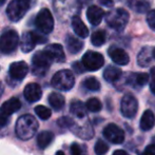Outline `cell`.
Listing matches in <instances>:
<instances>
[{
  "label": "cell",
  "mask_w": 155,
  "mask_h": 155,
  "mask_svg": "<svg viewBox=\"0 0 155 155\" xmlns=\"http://www.w3.org/2000/svg\"><path fill=\"white\" fill-rule=\"evenodd\" d=\"M38 129V121L33 115L25 114L18 118L16 123V135L22 140L31 139Z\"/></svg>",
  "instance_id": "cell-1"
},
{
  "label": "cell",
  "mask_w": 155,
  "mask_h": 155,
  "mask_svg": "<svg viewBox=\"0 0 155 155\" xmlns=\"http://www.w3.org/2000/svg\"><path fill=\"white\" fill-rule=\"evenodd\" d=\"M30 6L31 0H12L6 8V14L12 21H18L27 14Z\"/></svg>",
  "instance_id": "cell-2"
},
{
  "label": "cell",
  "mask_w": 155,
  "mask_h": 155,
  "mask_svg": "<svg viewBox=\"0 0 155 155\" xmlns=\"http://www.w3.org/2000/svg\"><path fill=\"white\" fill-rule=\"evenodd\" d=\"M75 84V77L69 70L58 71L52 78V86L60 91H69Z\"/></svg>",
  "instance_id": "cell-3"
},
{
  "label": "cell",
  "mask_w": 155,
  "mask_h": 155,
  "mask_svg": "<svg viewBox=\"0 0 155 155\" xmlns=\"http://www.w3.org/2000/svg\"><path fill=\"white\" fill-rule=\"evenodd\" d=\"M106 21L110 28L116 31H121L129 21V13L124 8H116L107 14Z\"/></svg>",
  "instance_id": "cell-4"
},
{
  "label": "cell",
  "mask_w": 155,
  "mask_h": 155,
  "mask_svg": "<svg viewBox=\"0 0 155 155\" xmlns=\"http://www.w3.org/2000/svg\"><path fill=\"white\" fill-rule=\"evenodd\" d=\"M35 25L41 34H49L54 29V18L48 8H43L38 13L35 19Z\"/></svg>",
  "instance_id": "cell-5"
},
{
  "label": "cell",
  "mask_w": 155,
  "mask_h": 155,
  "mask_svg": "<svg viewBox=\"0 0 155 155\" xmlns=\"http://www.w3.org/2000/svg\"><path fill=\"white\" fill-rule=\"evenodd\" d=\"M19 43V36L15 31H6L0 36V53L10 54L17 49Z\"/></svg>",
  "instance_id": "cell-6"
},
{
  "label": "cell",
  "mask_w": 155,
  "mask_h": 155,
  "mask_svg": "<svg viewBox=\"0 0 155 155\" xmlns=\"http://www.w3.org/2000/svg\"><path fill=\"white\" fill-rule=\"evenodd\" d=\"M52 60L49 56L45 54V51H39L33 56L32 65H33V73L35 75H45L49 70Z\"/></svg>",
  "instance_id": "cell-7"
},
{
  "label": "cell",
  "mask_w": 155,
  "mask_h": 155,
  "mask_svg": "<svg viewBox=\"0 0 155 155\" xmlns=\"http://www.w3.org/2000/svg\"><path fill=\"white\" fill-rule=\"evenodd\" d=\"M104 58L100 53L93 51H89L82 56L81 64L84 70L88 71H97L104 65Z\"/></svg>",
  "instance_id": "cell-8"
},
{
  "label": "cell",
  "mask_w": 155,
  "mask_h": 155,
  "mask_svg": "<svg viewBox=\"0 0 155 155\" xmlns=\"http://www.w3.org/2000/svg\"><path fill=\"white\" fill-rule=\"evenodd\" d=\"M138 110V101L132 94H126L121 99L120 111L127 118H133Z\"/></svg>",
  "instance_id": "cell-9"
},
{
  "label": "cell",
  "mask_w": 155,
  "mask_h": 155,
  "mask_svg": "<svg viewBox=\"0 0 155 155\" xmlns=\"http://www.w3.org/2000/svg\"><path fill=\"white\" fill-rule=\"evenodd\" d=\"M104 136L108 139L110 143L119 145L123 143L124 140V130L115 124H109L102 132Z\"/></svg>",
  "instance_id": "cell-10"
},
{
  "label": "cell",
  "mask_w": 155,
  "mask_h": 155,
  "mask_svg": "<svg viewBox=\"0 0 155 155\" xmlns=\"http://www.w3.org/2000/svg\"><path fill=\"white\" fill-rule=\"evenodd\" d=\"M29 72V67L25 61H17L10 65L8 73L10 76L15 80H22Z\"/></svg>",
  "instance_id": "cell-11"
},
{
  "label": "cell",
  "mask_w": 155,
  "mask_h": 155,
  "mask_svg": "<svg viewBox=\"0 0 155 155\" xmlns=\"http://www.w3.org/2000/svg\"><path fill=\"white\" fill-rule=\"evenodd\" d=\"M108 54L111 57V59L113 60L116 64L119 65H126L129 63V55L126 53V51H124L123 49L118 47H110L108 50Z\"/></svg>",
  "instance_id": "cell-12"
},
{
  "label": "cell",
  "mask_w": 155,
  "mask_h": 155,
  "mask_svg": "<svg viewBox=\"0 0 155 155\" xmlns=\"http://www.w3.org/2000/svg\"><path fill=\"white\" fill-rule=\"evenodd\" d=\"M45 52L50 57V59L52 60V62H62L65 59L62 47L58 43H53V45H48L45 48Z\"/></svg>",
  "instance_id": "cell-13"
},
{
  "label": "cell",
  "mask_w": 155,
  "mask_h": 155,
  "mask_svg": "<svg viewBox=\"0 0 155 155\" xmlns=\"http://www.w3.org/2000/svg\"><path fill=\"white\" fill-rule=\"evenodd\" d=\"M23 95H25V99H27L29 102H36L41 98L42 91H41V88L39 84H29L25 88Z\"/></svg>",
  "instance_id": "cell-14"
},
{
  "label": "cell",
  "mask_w": 155,
  "mask_h": 155,
  "mask_svg": "<svg viewBox=\"0 0 155 155\" xmlns=\"http://www.w3.org/2000/svg\"><path fill=\"white\" fill-rule=\"evenodd\" d=\"M104 12L97 5H91L87 10V18L92 25H98L104 18Z\"/></svg>",
  "instance_id": "cell-15"
},
{
  "label": "cell",
  "mask_w": 155,
  "mask_h": 155,
  "mask_svg": "<svg viewBox=\"0 0 155 155\" xmlns=\"http://www.w3.org/2000/svg\"><path fill=\"white\" fill-rule=\"evenodd\" d=\"M21 104L19 101V99L17 98H11L10 100H6L3 104H2L1 109H0V114L4 115V116H10V115L14 114L15 112L20 109Z\"/></svg>",
  "instance_id": "cell-16"
},
{
  "label": "cell",
  "mask_w": 155,
  "mask_h": 155,
  "mask_svg": "<svg viewBox=\"0 0 155 155\" xmlns=\"http://www.w3.org/2000/svg\"><path fill=\"white\" fill-rule=\"evenodd\" d=\"M155 126V115L151 110H147L143 112L140 119L139 127L143 131H150Z\"/></svg>",
  "instance_id": "cell-17"
},
{
  "label": "cell",
  "mask_w": 155,
  "mask_h": 155,
  "mask_svg": "<svg viewBox=\"0 0 155 155\" xmlns=\"http://www.w3.org/2000/svg\"><path fill=\"white\" fill-rule=\"evenodd\" d=\"M72 28H73L74 32L76 33L78 37L80 38H86L89 35V30L84 23V21L79 18L78 16L73 17L72 19Z\"/></svg>",
  "instance_id": "cell-18"
},
{
  "label": "cell",
  "mask_w": 155,
  "mask_h": 155,
  "mask_svg": "<svg viewBox=\"0 0 155 155\" xmlns=\"http://www.w3.org/2000/svg\"><path fill=\"white\" fill-rule=\"evenodd\" d=\"M65 45L69 50L70 53L72 54H77L84 48V42L80 39L76 38V37L72 36V35H68L67 39H65Z\"/></svg>",
  "instance_id": "cell-19"
},
{
  "label": "cell",
  "mask_w": 155,
  "mask_h": 155,
  "mask_svg": "<svg viewBox=\"0 0 155 155\" xmlns=\"http://www.w3.org/2000/svg\"><path fill=\"white\" fill-rule=\"evenodd\" d=\"M123 75V72L120 69L114 67V65H109L106 68L104 72V78L108 82H115L119 79Z\"/></svg>",
  "instance_id": "cell-20"
},
{
  "label": "cell",
  "mask_w": 155,
  "mask_h": 155,
  "mask_svg": "<svg viewBox=\"0 0 155 155\" xmlns=\"http://www.w3.org/2000/svg\"><path fill=\"white\" fill-rule=\"evenodd\" d=\"M35 45H36V43H35L32 32L23 33L22 37H21V40H20V47H21L22 52L29 53V52H31L32 50L34 49Z\"/></svg>",
  "instance_id": "cell-21"
},
{
  "label": "cell",
  "mask_w": 155,
  "mask_h": 155,
  "mask_svg": "<svg viewBox=\"0 0 155 155\" xmlns=\"http://www.w3.org/2000/svg\"><path fill=\"white\" fill-rule=\"evenodd\" d=\"M49 104L54 110H61L64 107V97L59 93H51L49 95Z\"/></svg>",
  "instance_id": "cell-22"
},
{
  "label": "cell",
  "mask_w": 155,
  "mask_h": 155,
  "mask_svg": "<svg viewBox=\"0 0 155 155\" xmlns=\"http://www.w3.org/2000/svg\"><path fill=\"white\" fill-rule=\"evenodd\" d=\"M152 59V50L148 47H145L138 54L137 57V63L140 67H148Z\"/></svg>",
  "instance_id": "cell-23"
},
{
  "label": "cell",
  "mask_w": 155,
  "mask_h": 155,
  "mask_svg": "<svg viewBox=\"0 0 155 155\" xmlns=\"http://www.w3.org/2000/svg\"><path fill=\"white\" fill-rule=\"evenodd\" d=\"M54 134L50 131H43L37 136V145L40 149H45L47 148L50 143L53 141Z\"/></svg>",
  "instance_id": "cell-24"
},
{
  "label": "cell",
  "mask_w": 155,
  "mask_h": 155,
  "mask_svg": "<svg viewBox=\"0 0 155 155\" xmlns=\"http://www.w3.org/2000/svg\"><path fill=\"white\" fill-rule=\"evenodd\" d=\"M71 112L73 115H75L78 118H84L87 115V109L84 102L79 101V100H74L71 104Z\"/></svg>",
  "instance_id": "cell-25"
},
{
  "label": "cell",
  "mask_w": 155,
  "mask_h": 155,
  "mask_svg": "<svg viewBox=\"0 0 155 155\" xmlns=\"http://www.w3.org/2000/svg\"><path fill=\"white\" fill-rule=\"evenodd\" d=\"M107 40V35L106 32L102 31V30H98V31L94 32L91 36V41H92V45L95 47H101L102 45H104Z\"/></svg>",
  "instance_id": "cell-26"
},
{
  "label": "cell",
  "mask_w": 155,
  "mask_h": 155,
  "mask_svg": "<svg viewBox=\"0 0 155 155\" xmlns=\"http://www.w3.org/2000/svg\"><path fill=\"white\" fill-rule=\"evenodd\" d=\"M74 132L80 136L81 138H84V139H90L92 138L94 132H93V129L90 124H86L84 127H77V130H75Z\"/></svg>",
  "instance_id": "cell-27"
},
{
  "label": "cell",
  "mask_w": 155,
  "mask_h": 155,
  "mask_svg": "<svg viewBox=\"0 0 155 155\" xmlns=\"http://www.w3.org/2000/svg\"><path fill=\"white\" fill-rule=\"evenodd\" d=\"M84 87L86 89H88V90L93 91V92H96V91H99L100 82L98 81L95 77H88L87 79H84Z\"/></svg>",
  "instance_id": "cell-28"
},
{
  "label": "cell",
  "mask_w": 155,
  "mask_h": 155,
  "mask_svg": "<svg viewBox=\"0 0 155 155\" xmlns=\"http://www.w3.org/2000/svg\"><path fill=\"white\" fill-rule=\"evenodd\" d=\"M86 109L89 110L90 112H99L101 110L102 106H101V102L99 101V99L97 98H90L88 101L86 102Z\"/></svg>",
  "instance_id": "cell-29"
},
{
  "label": "cell",
  "mask_w": 155,
  "mask_h": 155,
  "mask_svg": "<svg viewBox=\"0 0 155 155\" xmlns=\"http://www.w3.org/2000/svg\"><path fill=\"white\" fill-rule=\"evenodd\" d=\"M151 0H138L133 4V8L138 13H146L150 8Z\"/></svg>",
  "instance_id": "cell-30"
},
{
  "label": "cell",
  "mask_w": 155,
  "mask_h": 155,
  "mask_svg": "<svg viewBox=\"0 0 155 155\" xmlns=\"http://www.w3.org/2000/svg\"><path fill=\"white\" fill-rule=\"evenodd\" d=\"M35 113H36L37 116H38L39 118L43 119V120L49 119L52 114L51 110L45 106H37L36 108H35Z\"/></svg>",
  "instance_id": "cell-31"
},
{
  "label": "cell",
  "mask_w": 155,
  "mask_h": 155,
  "mask_svg": "<svg viewBox=\"0 0 155 155\" xmlns=\"http://www.w3.org/2000/svg\"><path fill=\"white\" fill-rule=\"evenodd\" d=\"M94 151H95L96 155H104L109 151V146L102 139H98L94 147Z\"/></svg>",
  "instance_id": "cell-32"
},
{
  "label": "cell",
  "mask_w": 155,
  "mask_h": 155,
  "mask_svg": "<svg viewBox=\"0 0 155 155\" xmlns=\"http://www.w3.org/2000/svg\"><path fill=\"white\" fill-rule=\"evenodd\" d=\"M133 78H134L135 84H137V86H139V87L145 86V84H147L148 81H149V75H148L147 73L135 74V75L133 76Z\"/></svg>",
  "instance_id": "cell-33"
},
{
  "label": "cell",
  "mask_w": 155,
  "mask_h": 155,
  "mask_svg": "<svg viewBox=\"0 0 155 155\" xmlns=\"http://www.w3.org/2000/svg\"><path fill=\"white\" fill-rule=\"evenodd\" d=\"M147 22L149 27L151 28L153 31H155V10L150 11L147 15Z\"/></svg>",
  "instance_id": "cell-34"
},
{
  "label": "cell",
  "mask_w": 155,
  "mask_h": 155,
  "mask_svg": "<svg viewBox=\"0 0 155 155\" xmlns=\"http://www.w3.org/2000/svg\"><path fill=\"white\" fill-rule=\"evenodd\" d=\"M71 154L72 155H84V149L80 147L78 143H73L71 146Z\"/></svg>",
  "instance_id": "cell-35"
},
{
  "label": "cell",
  "mask_w": 155,
  "mask_h": 155,
  "mask_svg": "<svg viewBox=\"0 0 155 155\" xmlns=\"http://www.w3.org/2000/svg\"><path fill=\"white\" fill-rule=\"evenodd\" d=\"M33 37H34V40L36 45H41V43H45L47 42V38L43 36V34H41L40 32L37 33V32H32Z\"/></svg>",
  "instance_id": "cell-36"
},
{
  "label": "cell",
  "mask_w": 155,
  "mask_h": 155,
  "mask_svg": "<svg viewBox=\"0 0 155 155\" xmlns=\"http://www.w3.org/2000/svg\"><path fill=\"white\" fill-rule=\"evenodd\" d=\"M59 124L60 126H62V127H72L74 124V123H73V120H72L71 118H69V117H62V118H60L59 119Z\"/></svg>",
  "instance_id": "cell-37"
},
{
  "label": "cell",
  "mask_w": 155,
  "mask_h": 155,
  "mask_svg": "<svg viewBox=\"0 0 155 155\" xmlns=\"http://www.w3.org/2000/svg\"><path fill=\"white\" fill-rule=\"evenodd\" d=\"M141 155H155V145L147 146Z\"/></svg>",
  "instance_id": "cell-38"
},
{
  "label": "cell",
  "mask_w": 155,
  "mask_h": 155,
  "mask_svg": "<svg viewBox=\"0 0 155 155\" xmlns=\"http://www.w3.org/2000/svg\"><path fill=\"white\" fill-rule=\"evenodd\" d=\"M73 68L75 69V71L77 72V73H82L84 70V68L82 67V64L80 62H75L73 64Z\"/></svg>",
  "instance_id": "cell-39"
},
{
  "label": "cell",
  "mask_w": 155,
  "mask_h": 155,
  "mask_svg": "<svg viewBox=\"0 0 155 155\" xmlns=\"http://www.w3.org/2000/svg\"><path fill=\"white\" fill-rule=\"evenodd\" d=\"M6 123H8V117L0 114V126H4V124H6Z\"/></svg>",
  "instance_id": "cell-40"
},
{
  "label": "cell",
  "mask_w": 155,
  "mask_h": 155,
  "mask_svg": "<svg viewBox=\"0 0 155 155\" xmlns=\"http://www.w3.org/2000/svg\"><path fill=\"white\" fill-rule=\"evenodd\" d=\"M100 3L104 4V5H107V6H112L113 5V2L110 1V0H100Z\"/></svg>",
  "instance_id": "cell-41"
},
{
  "label": "cell",
  "mask_w": 155,
  "mask_h": 155,
  "mask_svg": "<svg viewBox=\"0 0 155 155\" xmlns=\"http://www.w3.org/2000/svg\"><path fill=\"white\" fill-rule=\"evenodd\" d=\"M112 155H129V154L126 151H124V150H116Z\"/></svg>",
  "instance_id": "cell-42"
},
{
  "label": "cell",
  "mask_w": 155,
  "mask_h": 155,
  "mask_svg": "<svg viewBox=\"0 0 155 155\" xmlns=\"http://www.w3.org/2000/svg\"><path fill=\"white\" fill-rule=\"evenodd\" d=\"M150 89H151V92L155 95V78L152 79L151 84H150Z\"/></svg>",
  "instance_id": "cell-43"
},
{
  "label": "cell",
  "mask_w": 155,
  "mask_h": 155,
  "mask_svg": "<svg viewBox=\"0 0 155 155\" xmlns=\"http://www.w3.org/2000/svg\"><path fill=\"white\" fill-rule=\"evenodd\" d=\"M150 74H151V76H152V78H155V67L154 68H152L151 69V72H150Z\"/></svg>",
  "instance_id": "cell-44"
},
{
  "label": "cell",
  "mask_w": 155,
  "mask_h": 155,
  "mask_svg": "<svg viewBox=\"0 0 155 155\" xmlns=\"http://www.w3.org/2000/svg\"><path fill=\"white\" fill-rule=\"evenodd\" d=\"M5 1L6 0H0V6H2L4 3H5Z\"/></svg>",
  "instance_id": "cell-45"
},
{
  "label": "cell",
  "mask_w": 155,
  "mask_h": 155,
  "mask_svg": "<svg viewBox=\"0 0 155 155\" xmlns=\"http://www.w3.org/2000/svg\"><path fill=\"white\" fill-rule=\"evenodd\" d=\"M152 57H153L154 59H155V48H154L153 50H152Z\"/></svg>",
  "instance_id": "cell-46"
},
{
  "label": "cell",
  "mask_w": 155,
  "mask_h": 155,
  "mask_svg": "<svg viewBox=\"0 0 155 155\" xmlns=\"http://www.w3.org/2000/svg\"><path fill=\"white\" fill-rule=\"evenodd\" d=\"M56 155H64V153L61 152V151H59V152H57V153H56Z\"/></svg>",
  "instance_id": "cell-47"
},
{
  "label": "cell",
  "mask_w": 155,
  "mask_h": 155,
  "mask_svg": "<svg viewBox=\"0 0 155 155\" xmlns=\"http://www.w3.org/2000/svg\"><path fill=\"white\" fill-rule=\"evenodd\" d=\"M2 93V88H1V84H0V94Z\"/></svg>",
  "instance_id": "cell-48"
}]
</instances>
